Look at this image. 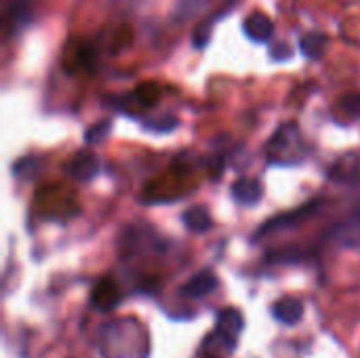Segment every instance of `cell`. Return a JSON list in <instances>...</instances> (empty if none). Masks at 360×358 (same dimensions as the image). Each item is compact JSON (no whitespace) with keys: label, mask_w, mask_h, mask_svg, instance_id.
I'll list each match as a JSON object with an SVG mask.
<instances>
[{"label":"cell","mask_w":360,"mask_h":358,"mask_svg":"<svg viewBox=\"0 0 360 358\" xmlns=\"http://www.w3.org/2000/svg\"><path fill=\"white\" fill-rule=\"evenodd\" d=\"M268 160L274 165H297L302 160V135L297 124H283L268 143Z\"/></svg>","instance_id":"obj_1"},{"label":"cell","mask_w":360,"mask_h":358,"mask_svg":"<svg viewBox=\"0 0 360 358\" xmlns=\"http://www.w3.org/2000/svg\"><path fill=\"white\" fill-rule=\"evenodd\" d=\"M65 169H68V175L74 177L76 181H91V179H95V177L99 175L101 165H99V158H97L93 152L82 150V152H78V154L68 162Z\"/></svg>","instance_id":"obj_2"},{"label":"cell","mask_w":360,"mask_h":358,"mask_svg":"<svg viewBox=\"0 0 360 358\" xmlns=\"http://www.w3.org/2000/svg\"><path fill=\"white\" fill-rule=\"evenodd\" d=\"M32 21V6L27 0H13L4 13V34L6 36H15L21 30L27 27V23Z\"/></svg>","instance_id":"obj_3"},{"label":"cell","mask_w":360,"mask_h":358,"mask_svg":"<svg viewBox=\"0 0 360 358\" xmlns=\"http://www.w3.org/2000/svg\"><path fill=\"white\" fill-rule=\"evenodd\" d=\"M329 177L340 184L360 181V152H348L329 167Z\"/></svg>","instance_id":"obj_4"},{"label":"cell","mask_w":360,"mask_h":358,"mask_svg":"<svg viewBox=\"0 0 360 358\" xmlns=\"http://www.w3.org/2000/svg\"><path fill=\"white\" fill-rule=\"evenodd\" d=\"M232 196L238 205L253 207L264 198V186L259 179L253 177H240L232 184Z\"/></svg>","instance_id":"obj_5"},{"label":"cell","mask_w":360,"mask_h":358,"mask_svg":"<svg viewBox=\"0 0 360 358\" xmlns=\"http://www.w3.org/2000/svg\"><path fill=\"white\" fill-rule=\"evenodd\" d=\"M217 289V276L211 270H202L198 274H194L184 287H181V295L190 298V300H200L209 293H213Z\"/></svg>","instance_id":"obj_6"},{"label":"cell","mask_w":360,"mask_h":358,"mask_svg":"<svg viewBox=\"0 0 360 358\" xmlns=\"http://www.w3.org/2000/svg\"><path fill=\"white\" fill-rule=\"evenodd\" d=\"M319 205H323V203H321V200L310 203V205H306V207H302V209H297V211H293V213H287V215H281V217H276V219L268 222V224L257 232V238H259V236H264V234H268V232H276V230L291 228V226L300 224L302 219L310 217V215L319 209Z\"/></svg>","instance_id":"obj_7"},{"label":"cell","mask_w":360,"mask_h":358,"mask_svg":"<svg viewBox=\"0 0 360 358\" xmlns=\"http://www.w3.org/2000/svg\"><path fill=\"white\" fill-rule=\"evenodd\" d=\"M215 329H217L219 335L236 342L238 333L245 329V317H243V312L236 310V308H224V310H219Z\"/></svg>","instance_id":"obj_8"},{"label":"cell","mask_w":360,"mask_h":358,"mask_svg":"<svg viewBox=\"0 0 360 358\" xmlns=\"http://www.w3.org/2000/svg\"><path fill=\"white\" fill-rule=\"evenodd\" d=\"M243 27H245V34L251 38V40H255V42H268L270 38H272V34H274V23H272V19L268 17V15H264V13H253V15H249L247 19H245V23H243Z\"/></svg>","instance_id":"obj_9"},{"label":"cell","mask_w":360,"mask_h":358,"mask_svg":"<svg viewBox=\"0 0 360 358\" xmlns=\"http://www.w3.org/2000/svg\"><path fill=\"white\" fill-rule=\"evenodd\" d=\"M91 302L95 304V308L99 310H112L114 306H118L120 302V293H118V287L112 279H103L95 285L93 289V295H91Z\"/></svg>","instance_id":"obj_10"},{"label":"cell","mask_w":360,"mask_h":358,"mask_svg":"<svg viewBox=\"0 0 360 358\" xmlns=\"http://www.w3.org/2000/svg\"><path fill=\"white\" fill-rule=\"evenodd\" d=\"M272 314L283 325H295L304 317V304L297 298H283L274 304Z\"/></svg>","instance_id":"obj_11"},{"label":"cell","mask_w":360,"mask_h":358,"mask_svg":"<svg viewBox=\"0 0 360 358\" xmlns=\"http://www.w3.org/2000/svg\"><path fill=\"white\" fill-rule=\"evenodd\" d=\"M184 224H186V228H188L190 232H194V234H205V232H209V230L213 228V217H211V213H209L207 207L196 205V207H190V209L184 213Z\"/></svg>","instance_id":"obj_12"},{"label":"cell","mask_w":360,"mask_h":358,"mask_svg":"<svg viewBox=\"0 0 360 358\" xmlns=\"http://www.w3.org/2000/svg\"><path fill=\"white\" fill-rule=\"evenodd\" d=\"M300 49L306 57L319 59L327 51V36L321 32H308L300 38Z\"/></svg>","instance_id":"obj_13"},{"label":"cell","mask_w":360,"mask_h":358,"mask_svg":"<svg viewBox=\"0 0 360 358\" xmlns=\"http://www.w3.org/2000/svg\"><path fill=\"white\" fill-rule=\"evenodd\" d=\"M110 131H112V122H110V120H99V122H95V124H91V127L86 129L84 141H86L89 146L101 143V141L110 135Z\"/></svg>","instance_id":"obj_14"},{"label":"cell","mask_w":360,"mask_h":358,"mask_svg":"<svg viewBox=\"0 0 360 358\" xmlns=\"http://www.w3.org/2000/svg\"><path fill=\"white\" fill-rule=\"evenodd\" d=\"M340 110L352 118V120H360V91H354V93H346L340 101H338Z\"/></svg>","instance_id":"obj_15"},{"label":"cell","mask_w":360,"mask_h":358,"mask_svg":"<svg viewBox=\"0 0 360 358\" xmlns=\"http://www.w3.org/2000/svg\"><path fill=\"white\" fill-rule=\"evenodd\" d=\"M205 2L207 0H179V4H177V17H192V15H196L202 6H205Z\"/></svg>","instance_id":"obj_16"},{"label":"cell","mask_w":360,"mask_h":358,"mask_svg":"<svg viewBox=\"0 0 360 358\" xmlns=\"http://www.w3.org/2000/svg\"><path fill=\"white\" fill-rule=\"evenodd\" d=\"M177 118L175 116H165V118H158V120H152V122H146V129L150 131H156V133H169L177 127Z\"/></svg>","instance_id":"obj_17"},{"label":"cell","mask_w":360,"mask_h":358,"mask_svg":"<svg viewBox=\"0 0 360 358\" xmlns=\"http://www.w3.org/2000/svg\"><path fill=\"white\" fill-rule=\"evenodd\" d=\"M270 55H272V59H274V61H285L287 57H291V49H289L285 42H278V44H274V46H272Z\"/></svg>","instance_id":"obj_18"},{"label":"cell","mask_w":360,"mask_h":358,"mask_svg":"<svg viewBox=\"0 0 360 358\" xmlns=\"http://www.w3.org/2000/svg\"><path fill=\"white\" fill-rule=\"evenodd\" d=\"M207 358H219V357H207Z\"/></svg>","instance_id":"obj_19"}]
</instances>
